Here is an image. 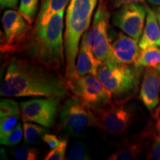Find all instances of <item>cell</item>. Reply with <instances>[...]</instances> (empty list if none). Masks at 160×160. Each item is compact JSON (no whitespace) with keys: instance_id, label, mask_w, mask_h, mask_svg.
Returning a JSON list of instances; mask_svg holds the SVG:
<instances>
[{"instance_id":"1","label":"cell","mask_w":160,"mask_h":160,"mask_svg":"<svg viewBox=\"0 0 160 160\" xmlns=\"http://www.w3.org/2000/svg\"><path fill=\"white\" fill-rule=\"evenodd\" d=\"M0 94L8 97L63 98L67 83L57 71L31 59L13 57L9 60Z\"/></svg>"},{"instance_id":"2","label":"cell","mask_w":160,"mask_h":160,"mask_svg":"<svg viewBox=\"0 0 160 160\" xmlns=\"http://www.w3.org/2000/svg\"><path fill=\"white\" fill-rule=\"evenodd\" d=\"M64 13L65 9L53 15L46 25H35L24 50L30 59L58 73L65 66Z\"/></svg>"},{"instance_id":"3","label":"cell","mask_w":160,"mask_h":160,"mask_svg":"<svg viewBox=\"0 0 160 160\" xmlns=\"http://www.w3.org/2000/svg\"><path fill=\"white\" fill-rule=\"evenodd\" d=\"M98 0H70L65 19L64 37L66 78L76 73V59L79 40L88 29Z\"/></svg>"},{"instance_id":"4","label":"cell","mask_w":160,"mask_h":160,"mask_svg":"<svg viewBox=\"0 0 160 160\" xmlns=\"http://www.w3.org/2000/svg\"><path fill=\"white\" fill-rule=\"evenodd\" d=\"M143 68L117 62L108 58L100 65L97 77L113 101L126 102L137 92Z\"/></svg>"},{"instance_id":"5","label":"cell","mask_w":160,"mask_h":160,"mask_svg":"<svg viewBox=\"0 0 160 160\" xmlns=\"http://www.w3.org/2000/svg\"><path fill=\"white\" fill-rule=\"evenodd\" d=\"M68 90L90 109L105 107L112 102L111 94L94 75L73 73L66 78Z\"/></svg>"},{"instance_id":"6","label":"cell","mask_w":160,"mask_h":160,"mask_svg":"<svg viewBox=\"0 0 160 160\" xmlns=\"http://www.w3.org/2000/svg\"><path fill=\"white\" fill-rule=\"evenodd\" d=\"M125 102L112 101L109 105L91 109L92 125L107 134L120 136L128 131L131 123V113L126 108Z\"/></svg>"},{"instance_id":"7","label":"cell","mask_w":160,"mask_h":160,"mask_svg":"<svg viewBox=\"0 0 160 160\" xmlns=\"http://www.w3.org/2000/svg\"><path fill=\"white\" fill-rule=\"evenodd\" d=\"M2 22L4 35L1 38V51L11 54L24 51L32 31L30 24L13 10L5 11Z\"/></svg>"},{"instance_id":"8","label":"cell","mask_w":160,"mask_h":160,"mask_svg":"<svg viewBox=\"0 0 160 160\" xmlns=\"http://www.w3.org/2000/svg\"><path fill=\"white\" fill-rule=\"evenodd\" d=\"M59 116V130L70 137H80L92 125L91 110L74 96L66 99Z\"/></svg>"},{"instance_id":"9","label":"cell","mask_w":160,"mask_h":160,"mask_svg":"<svg viewBox=\"0 0 160 160\" xmlns=\"http://www.w3.org/2000/svg\"><path fill=\"white\" fill-rule=\"evenodd\" d=\"M147 17V4H125L117 10L112 17L113 25L137 41L142 35Z\"/></svg>"},{"instance_id":"10","label":"cell","mask_w":160,"mask_h":160,"mask_svg":"<svg viewBox=\"0 0 160 160\" xmlns=\"http://www.w3.org/2000/svg\"><path fill=\"white\" fill-rule=\"evenodd\" d=\"M62 98L31 99L20 103L22 119L50 128L55 123Z\"/></svg>"},{"instance_id":"11","label":"cell","mask_w":160,"mask_h":160,"mask_svg":"<svg viewBox=\"0 0 160 160\" xmlns=\"http://www.w3.org/2000/svg\"><path fill=\"white\" fill-rule=\"evenodd\" d=\"M110 11L105 0H99L91 28L85 32L82 40L92 49L96 45L108 38Z\"/></svg>"},{"instance_id":"12","label":"cell","mask_w":160,"mask_h":160,"mask_svg":"<svg viewBox=\"0 0 160 160\" xmlns=\"http://www.w3.org/2000/svg\"><path fill=\"white\" fill-rule=\"evenodd\" d=\"M140 99L149 111L153 112L160 102V72L156 68H147L140 88Z\"/></svg>"},{"instance_id":"13","label":"cell","mask_w":160,"mask_h":160,"mask_svg":"<svg viewBox=\"0 0 160 160\" xmlns=\"http://www.w3.org/2000/svg\"><path fill=\"white\" fill-rule=\"evenodd\" d=\"M139 41L119 32L112 45V53L109 58L117 62L136 65L139 53Z\"/></svg>"},{"instance_id":"14","label":"cell","mask_w":160,"mask_h":160,"mask_svg":"<svg viewBox=\"0 0 160 160\" xmlns=\"http://www.w3.org/2000/svg\"><path fill=\"white\" fill-rule=\"evenodd\" d=\"M150 138H151V130L149 126L140 133V134L125 140L108 159L131 160L136 159L142 153L146 140Z\"/></svg>"},{"instance_id":"15","label":"cell","mask_w":160,"mask_h":160,"mask_svg":"<svg viewBox=\"0 0 160 160\" xmlns=\"http://www.w3.org/2000/svg\"><path fill=\"white\" fill-rule=\"evenodd\" d=\"M139 47L144 50L151 47H160V27L155 11L147 5L146 24L139 41Z\"/></svg>"},{"instance_id":"16","label":"cell","mask_w":160,"mask_h":160,"mask_svg":"<svg viewBox=\"0 0 160 160\" xmlns=\"http://www.w3.org/2000/svg\"><path fill=\"white\" fill-rule=\"evenodd\" d=\"M101 63L102 62L98 60L93 55L89 46L82 40L76 65V72L77 74L81 77L88 74L97 76Z\"/></svg>"},{"instance_id":"17","label":"cell","mask_w":160,"mask_h":160,"mask_svg":"<svg viewBox=\"0 0 160 160\" xmlns=\"http://www.w3.org/2000/svg\"><path fill=\"white\" fill-rule=\"evenodd\" d=\"M70 0H42L41 8L35 25H44L56 13L65 8Z\"/></svg>"},{"instance_id":"18","label":"cell","mask_w":160,"mask_h":160,"mask_svg":"<svg viewBox=\"0 0 160 160\" xmlns=\"http://www.w3.org/2000/svg\"><path fill=\"white\" fill-rule=\"evenodd\" d=\"M160 64V48H148L139 51L136 65L142 68H157Z\"/></svg>"},{"instance_id":"19","label":"cell","mask_w":160,"mask_h":160,"mask_svg":"<svg viewBox=\"0 0 160 160\" xmlns=\"http://www.w3.org/2000/svg\"><path fill=\"white\" fill-rule=\"evenodd\" d=\"M24 140L28 144H35L42 139L44 135L48 133L49 130L45 126H40L35 124L24 122Z\"/></svg>"},{"instance_id":"20","label":"cell","mask_w":160,"mask_h":160,"mask_svg":"<svg viewBox=\"0 0 160 160\" xmlns=\"http://www.w3.org/2000/svg\"><path fill=\"white\" fill-rule=\"evenodd\" d=\"M39 0H21L19 12L30 25L34 22L38 11Z\"/></svg>"},{"instance_id":"21","label":"cell","mask_w":160,"mask_h":160,"mask_svg":"<svg viewBox=\"0 0 160 160\" xmlns=\"http://www.w3.org/2000/svg\"><path fill=\"white\" fill-rule=\"evenodd\" d=\"M67 160H88L91 159L88 150L85 144L79 142L72 145L70 151L65 158Z\"/></svg>"},{"instance_id":"22","label":"cell","mask_w":160,"mask_h":160,"mask_svg":"<svg viewBox=\"0 0 160 160\" xmlns=\"http://www.w3.org/2000/svg\"><path fill=\"white\" fill-rule=\"evenodd\" d=\"M21 114V108L17 102L10 99H3L0 102V117Z\"/></svg>"},{"instance_id":"23","label":"cell","mask_w":160,"mask_h":160,"mask_svg":"<svg viewBox=\"0 0 160 160\" xmlns=\"http://www.w3.org/2000/svg\"><path fill=\"white\" fill-rule=\"evenodd\" d=\"M93 55L100 62L105 61L111 56L112 53V45L110 43L109 39H104L101 42L96 45L91 49Z\"/></svg>"},{"instance_id":"24","label":"cell","mask_w":160,"mask_h":160,"mask_svg":"<svg viewBox=\"0 0 160 160\" xmlns=\"http://www.w3.org/2000/svg\"><path fill=\"white\" fill-rule=\"evenodd\" d=\"M20 115H13L1 118L0 120V138H3L11 133L16 128Z\"/></svg>"},{"instance_id":"25","label":"cell","mask_w":160,"mask_h":160,"mask_svg":"<svg viewBox=\"0 0 160 160\" xmlns=\"http://www.w3.org/2000/svg\"><path fill=\"white\" fill-rule=\"evenodd\" d=\"M151 130L153 142H152L151 150L147 156V159L160 160V133L154 129L153 124L151 125Z\"/></svg>"},{"instance_id":"26","label":"cell","mask_w":160,"mask_h":160,"mask_svg":"<svg viewBox=\"0 0 160 160\" xmlns=\"http://www.w3.org/2000/svg\"><path fill=\"white\" fill-rule=\"evenodd\" d=\"M24 135V130L23 127H22L21 124L19 123L17 125L16 128L11 132V133H9L8 135H7L6 137L1 138L0 140V142L2 145H7V146H14L17 145L18 143H19V142L22 140Z\"/></svg>"},{"instance_id":"27","label":"cell","mask_w":160,"mask_h":160,"mask_svg":"<svg viewBox=\"0 0 160 160\" xmlns=\"http://www.w3.org/2000/svg\"><path fill=\"white\" fill-rule=\"evenodd\" d=\"M39 151L34 148H20L12 151L11 153L17 159L19 160H36L38 159Z\"/></svg>"},{"instance_id":"28","label":"cell","mask_w":160,"mask_h":160,"mask_svg":"<svg viewBox=\"0 0 160 160\" xmlns=\"http://www.w3.org/2000/svg\"><path fill=\"white\" fill-rule=\"evenodd\" d=\"M68 139H62V142L58 147L52 148L45 157V160H63L65 159L66 148Z\"/></svg>"},{"instance_id":"29","label":"cell","mask_w":160,"mask_h":160,"mask_svg":"<svg viewBox=\"0 0 160 160\" xmlns=\"http://www.w3.org/2000/svg\"><path fill=\"white\" fill-rule=\"evenodd\" d=\"M42 140L45 142L51 148H55L59 146L62 142V140H60L57 137V136L50 134L47 133L46 134L44 135Z\"/></svg>"},{"instance_id":"30","label":"cell","mask_w":160,"mask_h":160,"mask_svg":"<svg viewBox=\"0 0 160 160\" xmlns=\"http://www.w3.org/2000/svg\"><path fill=\"white\" fill-rule=\"evenodd\" d=\"M112 8H119L125 4L128 3H142L146 5L145 0H110Z\"/></svg>"},{"instance_id":"31","label":"cell","mask_w":160,"mask_h":160,"mask_svg":"<svg viewBox=\"0 0 160 160\" xmlns=\"http://www.w3.org/2000/svg\"><path fill=\"white\" fill-rule=\"evenodd\" d=\"M152 118L154 120V124H153V128L156 131L160 133V105L152 112Z\"/></svg>"},{"instance_id":"32","label":"cell","mask_w":160,"mask_h":160,"mask_svg":"<svg viewBox=\"0 0 160 160\" xmlns=\"http://www.w3.org/2000/svg\"><path fill=\"white\" fill-rule=\"evenodd\" d=\"M19 0H0L1 8H17Z\"/></svg>"},{"instance_id":"33","label":"cell","mask_w":160,"mask_h":160,"mask_svg":"<svg viewBox=\"0 0 160 160\" xmlns=\"http://www.w3.org/2000/svg\"><path fill=\"white\" fill-rule=\"evenodd\" d=\"M155 11V13H156V16H157V20H158V22H159V27H160V6H158L154 10Z\"/></svg>"},{"instance_id":"34","label":"cell","mask_w":160,"mask_h":160,"mask_svg":"<svg viewBox=\"0 0 160 160\" xmlns=\"http://www.w3.org/2000/svg\"><path fill=\"white\" fill-rule=\"evenodd\" d=\"M147 1L151 5L156 6V7L160 6V0H147Z\"/></svg>"},{"instance_id":"35","label":"cell","mask_w":160,"mask_h":160,"mask_svg":"<svg viewBox=\"0 0 160 160\" xmlns=\"http://www.w3.org/2000/svg\"><path fill=\"white\" fill-rule=\"evenodd\" d=\"M0 153H1V159H8V157H7V155H6V151L5 149L2 148Z\"/></svg>"},{"instance_id":"36","label":"cell","mask_w":160,"mask_h":160,"mask_svg":"<svg viewBox=\"0 0 160 160\" xmlns=\"http://www.w3.org/2000/svg\"><path fill=\"white\" fill-rule=\"evenodd\" d=\"M157 68V69L158 70V71H159L160 72V64H159V65H158V66H157V68Z\"/></svg>"}]
</instances>
